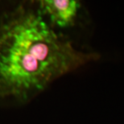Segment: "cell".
<instances>
[{"label": "cell", "mask_w": 124, "mask_h": 124, "mask_svg": "<svg viewBox=\"0 0 124 124\" xmlns=\"http://www.w3.org/2000/svg\"><path fill=\"white\" fill-rule=\"evenodd\" d=\"M36 9L52 28L73 26L81 3L77 0H41L36 2Z\"/></svg>", "instance_id": "2"}, {"label": "cell", "mask_w": 124, "mask_h": 124, "mask_svg": "<svg viewBox=\"0 0 124 124\" xmlns=\"http://www.w3.org/2000/svg\"><path fill=\"white\" fill-rule=\"evenodd\" d=\"M99 58L77 49L36 7L19 4L0 18V99L26 103L56 79Z\"/></svg>", "instance_id": "1"}]
</instances>
